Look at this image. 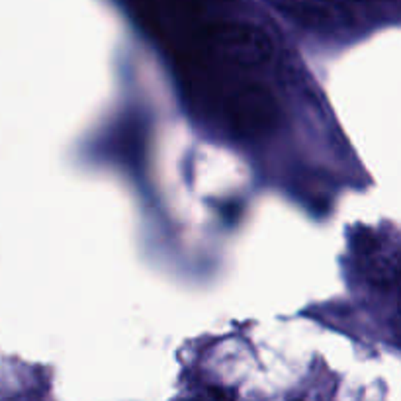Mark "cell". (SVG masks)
<instances>
[{
  "label": "cell",
  "instance_id": "obj_1",
  "mask_svg": "<svg viewBox=\"0 0 401 401\" xmlns=\"http://www.w3.org/2000/svg\"><path fill=\"white\" fill-rule=\"evenodd\" d=\"M288 14L308 24H327L333 18V8L323 0H272Z\"/></svg>",
  "mask_w": 401,
  "mask_h": 401
},
{
  "label": "cell",
  "instance_id": "obj_2",
  "mask_svg": "<svg viewBox=\"0 0 401 401\" xmlns=\"http://www.w3.org/2000/svg\"><path fill=\"white\" fill-rule=\"evenodd\" d=\"M398 335H400L401 339V299L400 304H398Z\"/></svg>",
  "mask_w": 401,
  "mask_h": 401
},
{
  "label": "cell",
  "instance_id": "obj_3",
  "mask_svg": "<svg viewBox=\"0 0 401 401\" xmlns=\"http://www.w3.org/2000/svg\"><path fill=\"white\" fill-rule=\"evenodd\" d=\"M290 401H301V400H290Z\"/></svg>",
  "mask_w": 401,
  "mask_h": 401
},
{
  "label": "cell",
  "instance_id": "obj_4",
  "mask_svg": "<svg viewBox=\"0 0 401 401\" xmlns=\"http://www.w3.org/2000/svg\"><path fill=\"white\" fill-rule=\"evenodd\" d=\"M190 401H198V400H190Z\"/></svg>",
  "mask_w": 401,
  "mask_h": 401
}]
</instances>
